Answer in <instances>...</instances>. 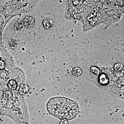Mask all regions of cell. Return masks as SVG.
<instances>
[{"label":"cell","mask_w":124,"mask_h":124,"mask_svg":"<svg viewBox=\"0 0 124 124\" xmlns=\"http://www.w3.org/2000/svg\"><path fill=\"white\" fill-rule=\"evenodd\" d=\"M46 107L50 115L62 119H72L79 112V107L76 102L62 97L52 98L48 102Z\"/></svg>","instance_id":"cell-1"},{"label":"cell","mask_w":124,"mask_h":124,"mask_svg":"<svg viewBox=\"0 0 124 124\" xmlns=\"http://www.w3.org/2000/svg\"><path fill=\"white\" fill-rule=\"evenodd\" d=\"M23 24L24 26L28 28H31L35 24V20L31 17H27L23 20Z\"/></svg>","instance_id":"cell-2"},{"label":"cell","mask_w":124,"mask_h":124,"mask_svg":"<svg viewBox=\"0 0 124 124\" xmlns=\"http://www.w3.org/2000/svg\"><path fill=\"white\" fill-rule=\"evenodd\" d=\"M29 91V88L27 85L24 84H22L19 86V93L20 94L26 93Z\"/></svg>","instance_id":"cell-3"},{"label":"cell","mask_w":124,"mask_h":124,"mask_svg":"<svg viewBox=\"0 0 124 124\" xmlns=\"http://www.w3.org/2000/svg\"><path fill=\"white\" fill-rule=\"evenodd\" d=\"M7 86L10 89L15 90L17 89V84L15 80H11L8 82Z\"/></svg>","instance_id":"cell-4"},{"label":"cell","mask_w":124,"mask_h":124,"mask_svg":"<svg viewBox=\"0 0 124 124\" xmlns=\"http://www.w3.org/2000/svg\"><path fill=\"white\" fill-rule=\"evenodd\" d=\"M44 27L46 29L50 28L53 25V21L51 19H45L43 23Z\"/></svg>","instance_id":"cell-5"},{"label":"cell","mask_w":124,"mask_h":124,"mask_svg":"<svg viewBox=\"0 0 124 124\" xmlns=\"http://www.w3.org/2000/svg\"><path fill=\"white\" fill-rule=\"evenodd\" d=\"M13 93L11 91L6 90L3 93V97L6 100L10 99L13 96Z\"/></svg>","instance_id":"cell-6"},{"label":"cell","mask_w":124,"mask_h":124,"mask_svg":"<svg viewBox=\"0 0 124 124\" xmlns=\"http://www.w3.org/2000/svg\"><path fill=\"white\" fill-rule=\"evenodd\" d=\"M72 73L73 75L76 77L79 76L82 73L81 69L78 67H75L73 68L72 71Z\"/></svg>","instance_id":"cell-7"},{"label":"cell","mask_w":124,"mask_h":124,"mask_svg":"<svg viewBox=\"0 0 124 124\" xmlns=\"http://www.w3.org/2000/svg\"><path fill=\"white\" fill-rule=\"evenodd\" d=\"M99 80L100 83L103 85L106 84L108 81L107 78L104 75H101Z\"/></svg>","instance_id":"cell-8"},{"label":"cell","mask_w":124,"mask_h":124,"mask_svg":"<svg viewBox=\"0 0 124 124\" xmlns=\"http://www.w3.org/2000/svg\"><path fill=\"white\" fill-rule=\"evenodd\" d=\"M123 66L121 63H117L114 66V69L116 72L120 71L123 69Z\"/></svg>","instance_id":"cell-9"},{"label":"cell","mask_w":124,"mask_h":124,"mask_svg":"<svg viewBox=\"0 0 124 124\" xmlns=\"http://www.w3.org/2000/svg\"><path fill=\"white\" fill-rule=\"evenodd\" d=\"M23 23L21 22H18L15 25V28L16 30H20L23 28Z\"/></svg>","instance_id":"cell-10"},{"label":"cell","mask_w":124,"mask_h":124,"mask_svg":"<svg viewBox=\"0 0 124 124\" xmlns=\"http://www.w3.org/2000/svg\"><path fill=\"white\" fill-rule=\"evenodd\" d=\"M91 71L92 72L96 75H99V69L95 67H93L91 68Z\"/></svg>","instance_id":"cell-11"},{"label":"cell","mask_w":124,"mask_h":124,"mask_svg":"<svg viewBox=\"0 0 124 124\" xmlns=\"http://www.w3.org/2000/svg\"><path fill=\"white\" fill-rule=\"evenodd\" d=\"M17 41L15 39L11 40L10 41L9 45L11 47H15L17 45Z\"/></svg>","instance_id":"cell-12"},{"label":"cell","mask_w":124,"mask_h":124,"mask_svg":"<svg viewBox=\"0 0 124 124\" xmlns=\"http://www.w3.org/2000/svg\"><path fill=\"white\" fill-rule=\"evenodd\" d=\"M5 62L2 60H0V69L3 70L5 68Z\"/></svg>","instance_id":"cell-13"},{"label":"cell","mask_w":124,"mask_h":124,"mask_svg":"<svg viewBox=\"0 0 124 124\" xmlns=\"http://www.w3.org/2000/svg\"><path fill=\"white\" fill-rule=\"evenodd\" d=\"M68 120L66 119H62L60 124H68Z\"/></svg>","instance_id":"cell-14"},{"label":"cell","mask_w":124,"mask_h":124,"mask_svg":"<svg viewBox=\"0 0 124 124\" xmlns=\"http://www.w3.org/2000/svg\"><path fill=\"white\" fill-rule=\"evenodd\" d=\"M3 10V8L1 6H0V13L2 12Z\"/></svg>","instance_id":"cell-15"},{"label":"cell","mask_w":124,"mask_h":124,"mask_svg":"<svg viewBox=\"0 0 124 124\" xmlns=\"http://www.w3.org/2000/svg\"><path fill=\"white\" fill-rule=\"evenodd\" d=\"M20 124H27V123H26V122H22V123H20Z\"/></svg>","instance_id":"cell-16"}]
</instances>
